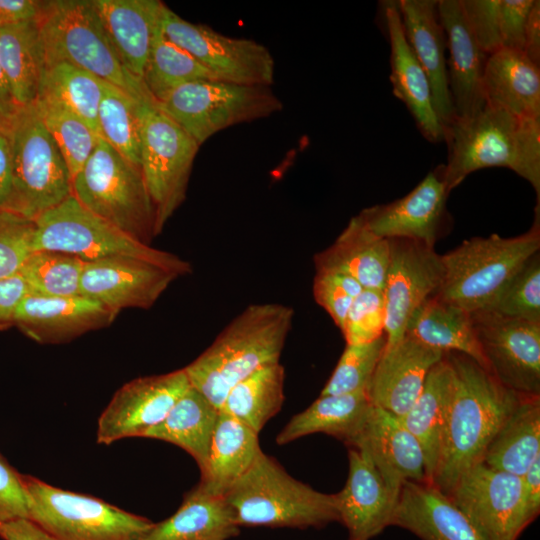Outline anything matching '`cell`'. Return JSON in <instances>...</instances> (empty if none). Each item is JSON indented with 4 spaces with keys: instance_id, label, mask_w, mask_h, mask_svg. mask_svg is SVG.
<instances>
[{
    "instance_id": "1",
    "label": "cell",
    "mask_w": 540,
    "mask_h": 540,
    "mask_svg": "<svg viewBox=\"0 0 540 540\" xmlns=\"http://www.w3.org/2000/svg\"><path fill=\"white\" fill-rule=\"evenodd\" d=\"M446 354L452 385L430 484L448 494L464 472L482 462L491 439L523 394L504 387L471 358L457 352Z\"/></svg>"
},
{
    "instance_id": "2",
    "label": "cell",
    "mask_w": 540,
    "mask_h": 540,
    "mask_svg": "<svg viewBox=\"0 0 540 540\" xmlns=\"http://www.w3.org/2000/svg\"><path fill=\"white\" fill-rule=\"evenodd\" d=\"M294 314L291 306L280 303L247 306L184 367L191 387L220 410L233 386L255 371L279 363Z\"/></svg>"
},
{
    "instance_id": "3",
    "label": "cell",
    "mask_w": 540,
    "mask_h": 540,
    "mask_svg": "<svg viewBox=\"0 0 540 540\" xmlns=\"http://www.w3.org/2000/svg\"><path fill=\"white\" fill-rule=\"evenodd\" d=\"M444 142L449 192L479 169L504 167L531 184L540 204V119L485 105L473 116L455 118L445 130Z\"/></svg>"
},
{
    "instance_id": "4",
    "label": "cell",
    "mask_w": 540,
    "mask_h": 540,
    "mask_svg": "<svg viewBox=\"0 0 540 540\" xmlns=\"http://www.w3.org/2000/svg\"><path fill=\"white\" fill-rule=\"evenodd\" d=\"M223 497L240 528H322L339 521L335 494L295 479L264 452Z\"/></svg>"
},
{
    "instance_id": "5",
    "label": "cell",
    "mask_w": 540,
    "mask_h": 540,
    "mask_svg": "<svg viewBox=\"0 0 540 540\" xmlns=\"http://www.w3.org/2000/svg\"><path fill=\"white\" fill-rule=\"evenodd\" d=\"M540 204L531 228L515 237H473L441 255L444 274L434 294L469 313L483 310L540 249Z\"/></svg>"
},
{
    "instance_id": "6",
    "label": "cell",
    "mask_w": 540,
    "mask_h": 540,
    "mask_svg": "<svg viewBox=\"0 0 540 540\" xmlns=\"http://www.w3.org/2000/svg\"><path fill=\"white\" fill-rule=\"evenodd\" d=\"M10 150L12 190L6 210L34 221L72 196V177L35 104L19 106L0 127Z\"/></svg>"
},
{
    "instance_id": "7",
    "label": "cell",
    "mask_w": 540,
    "mask_h": 540,
    "mask_svg": "<svg viewBox=\"0 0 540 540\" xmlns=\"http://www.w3.org/2000/svg\"><path fill=\"white\" fill-rule=\"evenodd\" d=\"M37 21L46 64L66 62L136 98H152L119 59L92 0L46 1Z\"/></svg>"
},
{
    "instance_id": "8",
    "label": "cell",
    "mask_w": 540,
    "mask_h": 540,
    "mask_svg": "<svg viewBox=\"0 0 540 540\" xmlns=\"http://www.w3.org/2000/svg\"><path fill=\"white\" fill-rule=\"evenodd\" d=\"M32 250L74 255L84 262L129 257L168 270L178 277L192 266L179 256L142 243L83 207L72 195L34 220Z\"/></svg>"
},
{
    "instance_id": "9",
    "label": "cell",
    "mask_w": 540,
    "mask_h": 540,
    "mask_svg": "<svg viewBox=\"0 0 540 540\" xmlns=\"http://www.w3.org/2000/svg\"><path fill=\"white\" fill-rule=\"evenodd\" d=\"M72 195L87 210L134 239L155 237V212L140 166L101 137L72 179Z\"/></svg>"
},
{
    "instance_id": "10",
    "label": "cell",
    "mask_w": 540,
    "mask_h": 540,
    "mask_svg": "<svg viewBox=\"0 0 540 540\" xmlns=\"http://www.w3.org/2000/svg\"><path fill=\"white\" fill-rule=\"evenodd\" d=\"M29 517L58 540H141L150 519L23 474Z\"/></svg>"
},
{
    "instance_id": "11",
    "label": "cell",
    "mask_w": 540,
    "mask_h": 540,
    "mask_svg": "<svg viewBox=\"0 0 540 540\" xmlns=\"http://www.w3.org/2000/svg\"><path fill=\"white\" fill-rule=\"evenodd\" d=\"M157 104L200 146L221 130L269 117L283 108L270 86L220 80L183 84Z\"/></svg>"
},
{
    "instance_id": "12",
    "label": "cell",
    "mask_w": 540,
    "mask_h": 540,
    "mask_svg": "<svg viewBox=\"0 0 540 540\" xmlns=\"http://www.w3.org/2000/svg\"><path fill=\"white\" fill-rule=\"evenodd\" d=\"M200 145L155 100L145 103L140 168L155 212V237L186 197Z\"/></svg>"
},
{
    "instance_id": "13",
    "label": "cell",
    "mask_w": 540,
    "mask_h": 540,
    "mask_svg": "<svg viewBox=\"0 0 540 540\" xmlns=\"http://www.w3.org/2000/svg\"><path fill=\"white\" fill-rule=\"evenodd\" d=\"M161 27L170 41L189 52L217 80L260 86L274 82L273 56L254 40L226 36L207 25L191 23L166 5Z\"/></svg>"
},
{
    "instance_id": "14",
    "label": "cell",
    "mask_w": 540,
    "mask_h": 540,
    "mask_svg": "<svg viewBox=\"0 0 540 540\" xmlns=\"http://www.w3.org/2000/svg\"><path fill=\"white\" fill-rule=\"evenodd\" d=\"M486 540H517L530 524L522 477L479 462L447 494Z\"/></svg>"
},
{
    "instance_id": "15",
    "label": "cell",
    "mask_w": 540,
    "mask_h": 540,
    "mask_svg": "<svg viewBox=\"0 0 540 540\" xmlns=\"http://www.w3.org/2000/svg\"><path fill=\"white\" fill-rule=\"evenodd\" d=\"M487 370L504 387L540 396V323L471 313Z\"/></svg>"
},
{
    "instance_id": "16",
    "label": "cell",
    "mask_w": 540,
    "mask_h": 540,
    "mask_svg": "<svg viewBox=\"0 0 540 540\" xmlns=\"http://www.w3.org/2000/svg\"><path fill=\"white\" fill-rule=\"evenodd\" d=\"M389 240L390 262L383 288L385 350L403 339L410 317L437 292L444 274L441 255L434 247L410 239Z\"/></svg>"
},
{
    "instance_id": "17",
    "label": "cell",
    "mask_w": 540,
    "mask_h": 540,
    "mask_svg": "<svg viewBox=\"0 0 540 540\" xmlns=\"http://www.w3.org/2000/svg\"><path fill=\"white\" fill-rule=\"evenodd\" d=\"M190 387L184 368L124 384L98 419L97 442L109 445L125 438H144Z\"/></svg>"
},
{
    "instance_id": "18",
    "label": "cell",
    "mask_w": 540,
    "mask_h": 540,
    "mask_svg": "<svg viewBox=\"0 0 540 540\" xmlns=\"http://www.w3.org/2000/svg\"><path fill=\"white\" fill-rule=\"evenodd\" d=\"M445 164L430 171L407 195L387 204L363 209L358 219L385 239H410L434 247L451 222Z\"/></svg>"
},
{
    "instance_id": "19",
    "label": "cell",
    "mask_w": 540,
    "mask_h": 540,
    "mask_svg": "<svg viewBox=\"0 0 540 540\" xmlns=\"http://www.w3.org/2000/svg\"><path fill=\"white\" fill-rule=\"evenodd\" d=\"M178 276L152 263L110 257L84 263L80 295L115 313L126 308H150Z\"/></svg>"
},
{
    "instance_id": "20",
    "label": "cell",
    "mask_w": 540,
    "mask_h": 540,
    "mask_svg": "<svg viewBox=\"0 0 540 540\" xmlns=\"http://www.w3.org/2000/svg\"><path fill=\"white\" fill-rule=\"evenodd\" d=\"M117 315L83 295L51 297L28 293L15 311L14 326L35 342L59 344L109 326Z\"/></svg>"
},
{
    "instance_id": "21",
    "label": "cell",
    "mask_w": 540,
    "mask_h": 540,
    "mask_svg": "<svg viewBox=\"0 0 540 540\" xmlns=\"http://www.w3.org/2000/svg\"><path fill=\"white\" fill-rule=\"evenodd\" d=\"M349 448L370 457L397 499L405 482H427L425 457L418 440L399 417L382 408L371 406L361 432Z\"/></svg>"
},
{
    "instance_id": "22",
    "label": "cell",
    "mask_w": 540,
    "mask_h": 540,
    "mask_svg": "<svg viewBox=\"0 0 540 540\" xmlns=\"http://www.w3.org/2000/svg\"><path fill=\"white\" fill-rule=\"evenodd\" d=\"M348 461L347 481L335 494L339 521L348 540H371L391 525L398 499L365 452L349 448Z\"/></svg>"
},
{
    "instance_id": "23",
    "label": "cell",
    "mask_w": 540,
    "mask_h": 540,
    "mask_svg": "<svg viewBox=\"0 0 540 540\" xmlns=\"http://www.w3.org/2000/svg\"><path fill=\"white\" fill-rule=\"evenodd\" d=\"M447 43L449 90L456 118L475 115L485 106L483 77L488 56L471 32L461 0L437 1Z\"/></svg>"
},
{
    "instance_id": "24",
    "label": "cell",
    "mask_w": 540,
    "mask_h": 540,
    "mask_svg": "<svg viewBox=\"0 0 540 540\" xmlns=\"http://www.w3.org/2000/svg\"><path fill=\"white\" fill-rule=\"evenodd\" d=\"M445 353L406 335L385 350L366 389L373 406L402 418L419 396L431 368Z\"/></svg>"
},
{
    "instance_id": "25",
    "label": "cell",
    "mask_w": 540,
    "mask_h": 540,
    "mask_svg": "<svg viewBox=\"0 0 540 540\" xmlns=\"http://www.w3.org/2000/svg\"><path fill=\"white\" fill-rule=\"evenodd\" d=\"M398 9L405 37L424 69L434 108L445 130L456 118L449 90L446 37L436 0H400Z\"/></svg>"
},
{
    "instance_id": "26",
    "label": "cell",
    "mask_w": 540,
    "mask_h": 540,
    "mask_svg": "<svg viewBox=\"0 0 540 540\" xmlns=\"http://www.w3.org/2000/svg\"><path fill=\"white\" fill-rule=\"evenodd\" d=\"M384 15L390 41L393 94L405 104L426 140L443 142L445 132L434 108L430 82L405 37L398 3H386Z\"/></svg>"
},
{
    "instance_id": "27",
    "label": "cell",
    "mask_w": 540,
    "mask_h": 540,
    "mask_svg": "<svg viewBox=\"0 0 540 540\" xmlns=\"http://www.w3.org/2000/svg\"><path fill=\"white\" fill-rule=\"evenodd\" d=\"M391 525L421 540H486L448 495L428 482L403 484Z\"/></svg>"
},
{
    "instance_id": "28",
    "label": "cell",
    "mask_w": 540,
    "mask_h": 540,
    "mask_svg": "<svg viewBox=\"0 0 540 540\" xmlns=\"http://www.w3.org/2000/svg\"><path fill=\"white\" fill-rule=\"evenodd\" d=\"M125 68L142 81L165 4L159 0H92Z\"/></svg>"
},
{
    "instance_id": "29",
    "label": "cell",
    "mask_w": 540,
    "mask_h": 540,
    "mask_svg": "<svg viewBox=\"0 0 540 540\" xmlns=\"http://www.w3.org/2000/svg\"><path fill=\"white\" fill-rule=\"evenodd\" d=\"M485 105L526 119H540V67L521 50L501 47L488 56Z\"/></svg>"
},
{
    "instance_id": "30",
    "label": "cell",
    "mask_w": 540,
    "mask_h": 540,
    "mask_svg": "<svg viewBox=\"0 0 540 540\" xmlns=\"http://www.w3.org/2000/svg\"><path fill=\"white\" fill-rule=\"evenodd\" d=\"M390 262V240L371 232L354 216L334 243L314 256L316 269L354 278L363 288L383 291Z\"/></svg>"
},
{
    "instance_id": "31",
    "label": "cell",
    "mask_w": 540,
    "mask_h": 540,
    "mask_svg": "<svg viewBox=\"0 0 540 540\" xmlns=\"http://www.w3.org/2000/svg\"><path fill=\"white\" fill-rule=\"evenodd\" d=\"M262 452L257 432L220 411L198 485L214 495L223 496Z\"/></svg>"
},
{
    "instance_id": "32",
    "label": "cell",
    "mask_w": 540,
    "mask_h": 540,
    "mask_svg": "<svg viewBox=\"0 0 540 540\" xmlns=\"http://www.w3.org/2000/svg\"><path fill=\"white\" fill-rule=\"evenodd\" d=\"M239 534L224 497L197 484L176 512L154 523L141 540H229Z\"/></svg>"
},
{
    "instance_id": "33",
    "label": "cell",
    "mask_w": 540,
    "mask_h": 540,
    "mask_svg": "<svg viewBox=\"0 0 540 540\" xmlns=\"http://www.w3.org/2000/svg\"><path fill=\"white\" fill-rule=\"evenodd\" d=\"M372 404L366 391L319 396L308 408L294 415L276 437L285 445L301 437L324 433L351 447L361 432Z\"/></svg>"
},
{
    "instance_id": "34",
    "label": "cell",
    "mask_w": 540,
    "mask_h": 540,
    "mask_svg": "<svg viewBox=\"0 0 540 540\" xmlns=\"http://www.w3.org/2000/svg\"><path fill=\"white\" fill-rule=\"evenodd\" d=\"M405 334L444 353H461L487 370L471 313L436 295L414 311Z\"/></svg>"
},
{
    "instance_id": "35",
    "label": "cell",
    "mask_w": 540,
    "mask_h": 540,
    "mask_svg": "<svg viewBox=\"0 0 540 540\" xmlns=\"http://www.w3.org/2000/svg\"><path fill=\"white\" fill-rule=\"evenodd\" d=\"M0 64L16 105L34 103L46 66L37 20L0 27Z\"/></svg>"
},
{
    "instance_id": "36",
    "label": "cell",
    "mask_w": 540,
    "mask_h": 540,
    "mask_svg": "<svg viewBox=\"0 0 540 540\" xmlns=\"http://www.w3.org/2000/svg\"><path fill=\"white\" fill-rule=\"evenodd\" d=\"M540 457V396L523 395L488 444L482 462L522 477Z\"/></svg>"
},
{
    "instance_id": "37",
    "label": "cell",
    "mask_w": 540,
    "mask_h": 540,
    "mask_svg": "<svg viewBox=\"0 0 540 540\" xmlns=\"http://www.w3.org/2000/svg\"><path fill=\"white\" fill-rule=\"evenodd\" d=\"M220 410L190 387L166 417L144 438L174 444L186 451L201 470L207 460Z\"/></svg>"
},
{
    "instance_id": "38",
    "label": "cell",
    "mask_w": 540,
    "mask_h": 540,
    "mask_svg": "<svg viewBox=\"0 0 540 540\" xmlns=\"http://www.w3.org/2000/svg\"><path fill=\"white\" fill-rule=\"evenodd\" d=\"M452 376V366L445 353L442 360L429 371L412 407L400 418L422 448L428 483L432 482L437 465L443 416L451 390Z\"/></svg>"
},
{
    "instance_id": "39",
    "label": "cell",
    "mask_w": 540,
    "mask_h": 540,
    "mask_svg": "<svg viewBox=\"0 0 540 540\" xmlns=\"http://www.w3.org/2000/svg\"><path fill=\"white\" fill-rule=\"evenodd\" d=\"M284 381L285 369L280 362L265 366L233 386L220 411L259 433L283 405Z\"/></svg>"
},
{
    "instance_id": "40",
    "label": "cell",
    "mask_w": 540,
    "mask_h": 540,
    "mask_svg": "<svg viewBox=\"0 0 540 540\" xmlns=\"http://www.w3.org/2000/svg\"><path fill=\"white\" fill-rule=\"evenodd\" d=\"M104 81L98 108L99 136L130 162L140 166L143 111L146 102Z\"/></svg>"
},
{
    "instance_id": "41",
    "label": "cell",
    "mask_w": 540,
    "mask_h": 540,
    "mask_svg": "<svg viewBox=\"0 0 540 540\" xmlns=\"http://www.w3.org/2000/svg\"><path fill=\"white\" fill-rule=\"evenodd\" d=\"M103 86L104 80L84 69L66 62H54L45 66L38 97L60 103L98 134L97 114Z\"/></svg>"
},
{
    "instance_id": "42",
    "label": "cell",
    "mask_w": 540,
    "mask_h": 540,
    "mask_svg": "<svg viewBox=\"0 0 540 540\" xmlns=\"http://www.w3.org/2000/svg\"><path fill=\"white\" fill-rule=\"evenodd\" d=\"M198 80H217L196 58L157 32L145 66L142 82L158 103L179 86Z\"/></svg>"
},
{
    "instance_id": "43",
    "label": "cell",
    "mask_w": 540,
    "mask_h": 540,
    "mask_svg": "<svg viewBox=\"0 0 540 540\" xmlns=\"http://www.w3.org/2000/svg\"><path fill=\"white\" fill-rule=\"evenodd\" d=\"M34 104L73 179L94 151L100 136L78 115L54 100L38 97Z\"/></svg>"
},
{
    "instance_id": "44",
    "label": "cell",
    "mask_w": 540,
    "mask_h": 540,
    "mask_svg": "<svg viewBox=\"0 0 540 540\" xmlns=\"http://www.w3.org/2000/svg\"><path fill=\"white\" fill-rule=\"evenodd\" d=\"M84 263L71 254L38 250L28 255L18 274L31 294L51 297L76 296L80 295Z\"/></svg>"
},
{
    "instance_id": "45",
    "label": "cell",
    "mask_w": 540,
    "mask_h": 540,
    "mask_svg": "<svg viewBox=\"0 0 540 540\" xmlns=\"http://www.w3.org/2000/svg\"><path fill=\"white\" fill-rule=\"evenodd\" d=\"M483 310L510 319L540 323L539 253L522 266Z\"/></svg>"
},
{
    "instance_id": "46",
    "label": "cell",
    "mask_w": 540,
    "mask_h": 540,
    "mask_svg": "<svg viewBox=\"0 0 540 540\" xmlns=\"http://www.w3.org/2000/svg\"><path fill=\"white\" fill-rule=\"evenodd\" d=\"M385 346V334L369 343L346 344L320 396L366 391Z\"/></svg>"
},
{
    "instance_id": "47",
    "label": "cell",
    "mask_w": 540,
    "mask_h": 540,
    "mask_svg": "<svg viewBox=\"0 0 540 540\" xmlns=\"http://www.w3.org/2000/svg\"><path fill=\"white\" fill-rule=\"evenodd\" d=\"M385 320L383 291L363 288L349 308L340 330L346 344L369 343L385 334Z\"/></svg>"
},
{
    "instance_id": "48",
    "label": "cell",
    "mask_w": 540,
    "mask_h": 540,
    "mask_svg": "<svg viewBox=\"0 0 540 540\" xmlns=\"http://www.w3.org/2000/svg\"><path fill=\"white\" fill-rule=\"evenodd\" d=\"M35 223L6 209H0V279L18 273L33 252Z\"/></svg>"
},
{
    "instance_id": "49",
    "label": "cell",
    "mask_w": 540,
    "mask_h": 540,
    "mask_svg": "<svg viewBox=\"0 0 540 540\" xmlns=\"http://www.w3.org/2000/svg\"><path fill=\"white\" fill-rule=\"evenodd\" d=\"M363 287L351 276L325 269H316L313 280V296L341 329L355 298Z\"/></svg>"
},
{
    "instance_id": "50",
    "label": "cell",
    "mask_w": 540,
    "mask_h": 540,
    "mask_svg": "<svg viewBox=\"0 0 540 540\" xmlns=\"http://www.w3.org/2000/svg\"><path fill=\"white\" fill-rule=\"evenodd\" d=\"M461 4L480 48L487 55L500 49V0H461Z\"/></svg>"
},
{
    "instance_id": "51",
    "label": "cell",
    "mask_w": 540,
    "mask_h": 540,
    "mask_svg": "<svg viewBox=\"0 0 540 540\" xmlns=\"http://www.w3.org/2000/svg\"><path fill=\"white\" fill-rule=\"evenodd\" d=\"M29 517V496L23 474L0 453V524Z\"/></svg>"
},
{
    "instance_id": "52",
    "label": "cell",
    "mask_w": 540,
    "mask_h": 540,
    "mask_svg": "<svg viewBox=\"0 0 540 540\" xmlns=\"http://www.w3.org/2000/svg\"><path fill=\"white\" fill-rule=\"evenodd\" d=\"M534 0H500V36L502 47L521 50L525 29Z\"/></svg>"
},
{
    "instance_id": "53",
    "label": "cell",
    "mask_w": 540,
    "mask_h": 540,
    "mask_svg": "<svg viewBox=\"0 0 540 540\" xmlns=\"http://www.w3.org/2000/svg\"><path fill=\"white\" fill-rule=\"evenodd\" d=\"M28 293L27 285L18 273L0 279V331L14 326L15 311Z\"/></svg>"
},
{
    "instance_id": "54",
    "label": "cell",
    "mask_w": 540,
    "mask_h": 540,
    "mask_svg": "<svg viewBox=\"0 0 540 540\" xmlns=\"http://www.w3.org/2000/svg\"><path fill=\"white\" fill-rule=\"evenodd\" d=\"M46 1L0 0V27L38 20Z\"/></svg>"
},
{
    "instance_id": "55",
    "label": "cell",
    "mask_w": 540,
    "mask_h": 540,
    "mask_svg": "<svg viewBox=\"0 0 540 540\" xmlns=\"http://www.w3.org/2000/svg\"><path fill=\"white\" fill-rule=\"evenodd\" d=\"M3 540H58L28 518H18L0 524Z\"/></svg>"
},
{
    "instance_id": "56",
    "label": "cell",
    "mask_w": 540,
    "mask_h": 540,
    "mask_svg": "<svg viewBox=\"0 0 540 540\" xmlns=\"http://www.w3.org/2000/svg\"><path fill=\"white\" fill-rule=\"evenodd\" d=\"M522 481L526 513L531 523L540 511V457L528 468Z\"/></svg>"
},
{
    "instance_id": "57",
    "label": "cell",
    "mask_w": 540,
    "mask_h": 540,
    "mask_svg": "<svg viewBox=\"0 0 540 540\" xmlns=\"http://www.w3.org/2000/svg\"><path fill=\"white\" fill-rule=\"evenodd\" d=\"M523 52L540 67V1L534 0L525 29Z\"/></svg>"
},
{
    "instance_id": "58",
    "label": "cell",
    "mask_w": 540,
    "mask_h": 540,
    "mask_svg": "<svg viewBox=\"0 0 540 540\" xmlns=\"http://www.w3.org/2000/svg\"><path fill=\"white\" fill-rule=\"evenodd\" d=\"M12 190L10 150L7 136L0 128V209H5Z\"/></svg>"
},
{
    "instance_id": "59",
    "label": "cell",
    "mask_w": 540,
    "mask_h": 540,
    "mask_svg": "<svg viewBox=\"0 0 540 540\" xmlns=\"http://www.w3.org/2000/svg\"><path fill=\"white\" fill-rule=\"evenodd\" d=\"M18 107L9 91L0 64V127L5 124Z\"/></svg>"
}]
</instances>
